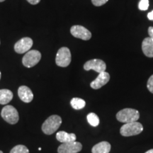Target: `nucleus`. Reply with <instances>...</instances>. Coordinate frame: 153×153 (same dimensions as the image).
Here are the masks:
<instances>
[{
  "label": "nucleus",
  "mask_w": 153,
  "mask_h": 153,
  "mask_svg": "<svg viewBox=\"0 0 153 153\" xmlns=\"http://www.w3.org/2000/svg\"><path fill=\"white\" fill-rule=\"evenodd\" d=\"M18 95L21 100L25 103H30L33 99V94L27 86H21L18 89Z\"/></svg>",
  "instance_id": "f8f14e48"
},
{
  "label": "nucleus",
  "mask_w": 153,
  "mask_h": 153,
  "mask_svg": "<svg viewBox=\"0 0 153 153\" xmlns=\"http://www.w3.org/2000/svg\"><path fill=\"white\" fill-rule=\"evenodd\" d=\"M143 131L142 124L137 121L125 123L120 128V133L122 136L130 137L138 135Z\"/></svg>",
  "instance_id": "7ed1b4c3"
},
{
  "label": "nucleus",
  "mask_w": 153,
  "mask_h": 153,
  "mask_svg": "<svg viewBox=\"0 0 153 153\" xmlns=\"http://www.w3.org/2000/svg\"><path fill=\"white\" fill-rule=\"evenodd\" d=\"M56 139L62 143L74 142L76 137L74 133H68L65 131H59L56 134Z\"/></svg>",
  "instance_id": "4468645a"
},
{
  "label": "nucleus",
  "mask_w": 153,
  "mask_h": 153,
  "mask_svg": "<svg viewBox=\"0 0 153 153\" xmlns=\"http://www.w3.org/2000/svg\"><path fill=\"white\" fill-rule=\"evenodd\" d=\"M148 18L149 20L153 21V10H152V11H151V12L148 13Z\"/></svg>",
  "instance_id": "393cba45"
},
{
  "label": "nucleus",
  "mask_w": 153,
  "mask_h": 153,
  "mask_svg": "<svg viewBox=\"0 0 153 153\" xmlns=\"http://www.w3.org/2000/svg\"><path fill=\"white\" fill-rule=\"evenodd\" d=\"M82 145L79 142L62 143L57 149L58 153H78L82 150Z\"/></svg>",
  "instance_id": "0eeeda50"
},
{
  "label": "nucleus",
  "mask_w": 153,
  "mask_h": 153,
  "mask_svg": "<svg viewBox=\"0 0 153 153\" xmlns=\"http://www.w3.org/2000/svg\"><path fill=\"white\" fill-rule=\"evenodd\" d=\"M147 87L148 90L153 94V74L149 78L148 83H147Z\"/></svg>",
  "instance_id": "412c9836"
},
{
  "label": "nucleus",
  "mask_w": 153,
  "mask_h": 153,
  "mask_svg": "<svg viewBox=\"0 0 153 153\" xmlns=\"http://www.w3.org/2000/svg\"><path fill=\"white\" fill-rule=\"evenodd\" d=\"M110 79V75L108 72L106 71L101 72L99 74L98 76L94 80L93 82H91L90 86L91 87L94 89H99L103 86L106 85Z\"/></svg>",
  "instance_id": "9b49d317"
},
{
  "label": "nucleus",
  "mask_w": 153,
  "mask_h": 153,
  "mask_svg": "<svg viewBox=\"0 0 153 153\" xmlns=\"http://www.w3.org/2000/svg\"><path fill=\"white\" fill-rule=\"evenodd\" d=\"M108 0H91V2L96 7H100L106 4Z\"/></svg>",
  "instance_id": "4be33fe9"
},
{
  "label": "nucleus",
  "mask_w": 153,
  "mask_h": 153,
  "mask_svg": "<svg viewBox=\"0 0 153 153\" xmlns=\"http://www.w3.org/2000/svg\"><path fill=\"white\" fill-rule=\"evenodd\" d=\"M148 33H149V36H150V38H151L153 40V27H152V26L149 27Z\"/></svg>",
  "instance_id": "b1692460"
},
{
  "label": "nucleus",
  "mask_w": 153,
  "mask_h": 153,
  "mask_svg": "<svg viewBox=\"0 0 153 153\" xmlns=\"http://www.w3.org/2000/svg\"><path fill=\"white\" fill-rule=\"evenodd\" d=\"M84 69L87 71L93 70L98 73H101V72L106 71V65L103 60H99V59H93V60L87 61L84 65Z\"/></svg>",
  "instance_id": "6e6552de"
},
{
  "label": "nucleus",
  "mask_w": 153,
  "mask_h": 153,
  "mask_svg": "<svg viewBox=\"0 0 153 153\" xmlns=\"http://www.w3.org/2000/svg\"><path fill=\"white\" fill-rule=\"evenodd\" d=\"M1 117L5 121L11 125H14L18 123L19 119V113L13 106L7 105L2 108L1 112Z\"/></svg>",
  "instance_id": "20e7f679"
},
{
  "label": "nucleus",
  "mask_w": 153,
  "mask_h": 153,
  "mask_svg": "<svg viewBox=\"0 0 153 153\" xmlns=\"http://www.w3.org/2000/svg\"><path fill=\"white\" fill-rule=\"evenodd\" d=\"M13 93L9 89H0V104L5 105L12 100Z\"/></svg>",
  "instance_id": "dca6fc26"
},
{
  "label": "nucleus",
  "mask_w": 153,
  "mask_h": 153,
  "mask_svg": "<svg viewBox=\"0 0 153 153\" xmlns=\"http://www.w3.org/2000/svg\"><path fill=\"white\" fill-rule=\"evenodd\" d=\"M140 118V113L134 108H127L120 110L116 114V119L124 123L137 121Z\"/></svg>",
  "instance_id": "f03ea898"
},
{
  "label": "nucleus",
  "mask_w": 153,
  "mask_h": 153,
  "mask_svg": "<svg viewBox=\"0 0 153 153\" xmlns=\"http://www.w3.org/2000/svg\"><path fill=\"white\" fill-rule=\"evenodd\" d=\"M26 1H27L28 3H30V4L36 5L38 4L41 1V0H26Z\"/></svg>",
  "instance_id": "5701e85b"
},
{
  "label": "nucleus",
  "mask_w": 153,
  "mask_h": 153,
  "mask_svg": "<svg viewBox=\"0 0 153 153\" xmlns=\"http://www.w3.org/2000/svg\"><path fill=\"white\" fill-rule=\"evenodd\" d=\"M10 153H29V150L25 145H19L11 149Z\"/></svg>",
  "instance_id": "6ab92c4d"
},
{
  "label": "nucleus",
  "mask_w": 153,
  "mask_h": 153,
  "mask_svg": "<svg viewBox=\"0 0 153 153\" xmlns=\"http://www.w3.org/2000/svg\"><path fill=\"white\" fill-rule=\"evenodd\" d=\"M87 119L88 123L90 124L91 126H93V127L98 126L99 122H100L99 116L96 114H94V113H90V114H88L87 116Z\"/></svg>",
  "instance_id": "a211bd4d"
},
{
  "label": "nucleus",
  "mask_w": 153,
  "mask_h": 153,
  "mask_svg": "<svg viewBox=\"0 0 153 153\" xmlns=\"http://www.w3.org/2000/svg\"><path fill=\"white\" fill-rule=\"evenodd\" d=\"M70 33L74 37L84 41H88L91 38V33L89 30L79 25L72 26L70 28Z\"/></svg>",
  "instance_id": "9d476101"
},
{
  "label": "nucleus",
  "mask_w": 153,
  "mask_h": 153,
  "mask_svg": "<svg viewBox=\"0 0 153 153\" xmlns=\"http://www.w3.org/2000/svg\"><path fill=\"white\" fill-rule=\"evenodd\" d=\"M71 60V53L68 48L62 47L59 49L55 57V63L57 66L66 68L70 64Z\"/></svg>",
  "instance_id": "39448f33"
},
{
  "label": "nucleus",
  "mask_w": 153,
  "mask_h": 153,
  "mask_svg": "<svg viewBox=\"0 0 153 153\" xmlns=\"http://www.w3.org/2000/svg\"><path fill=\"white\" fill-rule=\"evenodd\" d=\"M5 0H0V2H2V1H4Z\"/></svg>",
  "instance_id": "bb28decb"
},
{
  "label": "nucleus",
  "mask_w": 153,
  "mask_h": 153,
  "mask_svg": "<svg viewBox=\"0 0 153 153\" xmlns=\"http://www.w3.org/2000/svg\"><path fill=\"white\" fill-rule=\"evenodd\" d=\"M0 79H1V72H0Z\"/></svg>",
  "instance_id": "cd10ccee"
},
{
  "label": "nucleus",
  "mask_w": 153,
  "mask_h": 153,
  "mask_svg": "<svg viewBox=\"0 0 153 153\" xmlns=\"http://www.w3.org/2000/svg\"><path fill=\"white\" fill-rule=\"evenodd\" d=\"M70 104H71V106L74 109L79 110L85 108L86 106V102L84 99L75 97V98L72 99V100L70 101Z\"/></svg>",
  "instance_id": "f3484780"
},
{
  "label": "nucleus",
  "mask_w": 153,
  "mask_h": 153,
  "mask_svg": "<svg viewBox=\"0 0 153 153\" xmlns=\"http://www.w3.org/2000/svg\"><path fill=\"white\" fill-rule=\"evenodd\" d=\"M142 50L145 56L153 57V40L148 37L145 38L142 43Z\"/></svg>",
  "instance_id": "ddd939ff"
},
{
  "label": "nucleus",
  "mask_w": 153,
  "mask_h": 153,
  "mask_svg": "<svg viewBox=\"0 0 153 153\" xmlns=\"http://www.w3.org/2000/svg\"><path fill=\"white\" fill-rule=\"evenodd\" d=\"M33 40L30 38H23L19 40V41H17L14 45L15 52L19 53V54H23V53H27L33 46Z\"/></svg>",
  "instance_id": "1a4fd4ad"
},
{
  "label": "nucleus",
  "mask_w": 153,
  "mask_h": 153,
  "mask_svg": "<svg viewBox=\"0 0 153 153\" xmlns=\"http://www.w3.org/2000/svg\"><path fill=\"white\" fill-rule=\"evenodd\" d=\"M111 144L106 141H102L95 145L91 149L92 153H109L111 151Z\"/></svg>",
  "instance_id": "2eb2a0df"
},
{
  "label": "nucleus",
  "mask_w": 153,
  "mask_h": 153,
  "mask_svg": "<svg viewBox=\"0 0 153 153\" xmlns=\"http://www.w3.org/2000/svg\"><path fill=\"white\" fill-rule=\"evenodd\" d=\"M145 153H153V149H151V150L147 151V152Z\"/></svg>",
  "instance_id": "a878e982"
},
{
  "label": "nucleus",
  "mask_w": 153,
  "mask_h": 153,
  "mask_svg": "<svg viewBox=\"0 0 153 153\" xmlns=\"http://www.w3.org/2000/svg\"><path fill=\"white\" fill-rule=\"evenodd\" d=\"M138 8L141 11H146L149 8V0H140L139 2Z\"/></svg>",
  "instance_id": "aec40b11"
},
{
  "label": "nucleus",
  "mask_w": 153,
  "mask_h": 153,
  "mask_svg": "<svg viewBox=\"0 0 153 153\" xmlns=\"http://www.w3.org/2000/svg\"><path fill=\"white\" fill-rule=\"evenodd\" d=\"M41 59V53L36 50L28 51L22 59L23 65L26 68H30L36 65Z\"/></svg>",
  "instance_id": "423d86ee"
},
{
  "label": "nucleus",
  "mask_w": 153,
  "mask_h": 153,
  "mask_svg": "<svg viewBox=\"0 0 153 153\" xmlns=\"http://www.w3.org/2000/svg\"><path fill=\"white\" fill-rule=\"evenodd\" d=\"M0 153H3V152H2V151H1V150H0Z\"/></svg>",
  "instance_id": "c85d7f7f"
},
{
  "label": "nucleus",
  "mask_w": 153,
  "mask_h": 153,
  "mask_svg": "<svg viewBox=\"0 0 153 153\" xmlns=\"http://www.w3.org/2000/svg\"><path fill=\"white\" fill-rule=\"evenodd\" d=\"M62 118L57 115H53L47 118L42 125V131L46 135H52L60 128Z\"/></svg>",
  "instance_id": "f257e3e1"
}]
</instances>
